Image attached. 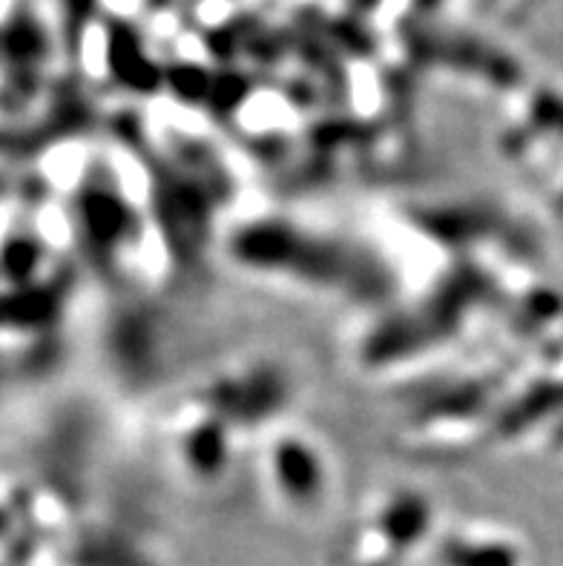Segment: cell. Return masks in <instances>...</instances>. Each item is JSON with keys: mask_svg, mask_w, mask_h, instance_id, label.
Returning a JSON list of instances; mask_svg holds the SVG:
<instances>
[{"mask_svg": "<svg viewBox=\"0 0 563 566\" xmlns=\"http://www.w3.org/2000/svg\"><path fill=\"white\" fill-rule=\"evenodd\" d=\"M259 467L268 495L293 515H316L331 501L329 454L305 431L273 426L264 438Z\"/></svg>", "mask_w": 563, "mask_h": 566, "instance_id": "cell-1", "label": "cell"}]
</instances>
